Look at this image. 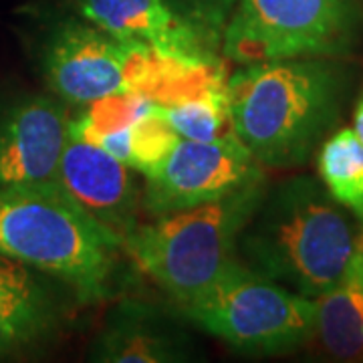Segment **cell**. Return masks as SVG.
I'll return each mask as SVG.
<instances>
[{"label": "cell", "mask_w": 363, "mask_h": 363, "mask_svg": "<svg viewBox=\"0 0 363 363\" xmlns=\"http://www.w3.org/2000/svg\"><path fill=\"white\" fill-rule=\"evenodd\" d=\"M359 0H238L220 51L238 65L281 59H343L359 47Z\"/></svg>", "instance_id": "obj_6"}, {"label": "cell", "mask_w": 363, "mask_h": 363, "mask_svg": "<svg viewBox=\"0 0 363 363\" xmlns=\"http://www.w3.org/2000/svg\"><path fill=\"white\" fill-rule=\"evenodd\" d=\"M0 252L97 305L116 295L125 247L52 178L0 190Z\"/></svg>", "instance_id": "obj_3"}, {"label": "cell", "mask_w": 363, "mask_h": 363, "mask_svg": "<svg viewBox=\"0 0 363 363\" xmlns=\"http://www.w3.org/2000/svg\"><path fill=\"white\" fill-rule=\"evenodd\" d=\"M351 77L337 59L240 65L228 77L234 133L260 166H305L335 128Z\"/></svg>", "instance_id": "obj_1"}, {"label": "cell", "mask_w": 363, "mask_h": 363, "mask_svg": "<svg viewBox=\"0 0 363 363\" xmlns=\"http://www.w3.org/2000/svg\"><path fill=\"white\" fill-rule=\"evenodd\" d=\"M311 343L331 362L363 363V222L339 281L315 298Z\"/></svg>", "instance_id": "obj_14"}, {"label": "cell", "mask_w": 363, "mask_h": 363, "mask_svg": "<svg viewBox=\"0 0 363 363\" xmlns=\"http://www.w3.org/2000/svg\"><path fill=\"white\" fill-rule=\"evenodd\" d=\"M196 347L180 323L142 301H121L87 351L97 363H184Z\"/></svg>", "instance_id": "obj_12"}, {"label": "cell", "mask_w": 363, "mask_h": 363, "mask_svg": "<svg viewBox=\"0 0 363 363\" xmlns=\"http://www.w3.org/2000/svg\"><path fill=\"white\" fill-rule=\"evenodd\" d=\"M71 303L79 301L61 281L0 252V357L52 341Z\"/></svg>", "instance_id": "obj_10"}, {"label": "cell", "mask_w": 363, "mask_h": 363, "mask_svg": "<svg viewBox=\"0 0 363 363\" xmlns=\"http://www.w3.org/2000/svg\"><path fill=\"white\" fill-rule=\"evenodd\" d=\"M75 11L119 43L182 55L222 52L218 40L188 23L168 0H75Z\"/></svg>", "instance_id": "obj_13"}, {"label": "cell", "mask_w": 363, "mask_h": 363, "mask_svg": "<svg viewBox=\"0 0 363 363\" xmlns=\"http://www.w3.org/2000/svg\"><path fill=\"white\" fill-rule=\"evenodd\" d=\"M180 140V133L169 125L168 119L156 107L130 128V168L140 172L143 178L152 176Z\"/></svg>", "instance_id": "obj_18"}, {"label": "cell", "mask_w": 363, "mask_h": 363, "mask_svg": "<svg viewBox=\"0 0 363 363\" xmlns=\"http://www.w3.org/2000/svg\"><path fill=\"white\" fill-rule=\"evenodd\" d=\"M157 109L168 119L169 125L180 133L182 140L218 142L236 135L230 116L228 85L206 91L194 99Z\"/></svg>", "instance_id": "obj_16"}, {"label": "cell", "mask_w": 363, "mask_h": 363, "mask_svg": "<svg viewBox=\"0 0 363 363\" xmlns=\"http://www.w3.org/2000/svg\"><path fill=\"white\" fill-rule=\"evenodd\" d=\"M353 131L359 138V142L363 143V91L357 104H355V109H353Z\"/></svg>", "instance_id": "obj_20"}, {"label": "cell", "mask_w": 363, "mask_h": 363, "mask_svg": "<svg viewBox=\"0 0 363 363\" xmlns=\"http://www.w3.org/2000/svg\"><path fill=\"white\" fill-rule=\"evenodd\" d=\"M351 216L319 178L291 176L269 184L238 236L236 255L252 271L317 298L350 262L357 236Z\"/></svg>", "instance_id": "obj_2"}, {"label": "cell", "mask_w": 363, "mask_h": 363, "mask_svg": "<svg viewBox=\"0 0 363 363\" xmlns=\"http://www.w3.org/2000/svg\"><path fill=\"white\" fill-rule=\"evenodd\" d=\"M55 180L123 247L142 226V194L131 168L104 150L69 138Z\"/></svg>", "instance_id": "obj_11"}, {"label": "cell", "mask_w": 363, "mask_h": 363, "mask_svg": "<svg viewBox=\"0 0 363 363\" xmlns=\"http://www.w3.org/2000/svg\"><path fill=\"white\" fill-rule=\"evenodd\" d=\"M267 188L264 178L233 194L152 218L135 230L125 252L174 305H180L238 259V236Z\"/></svg>", "instance_id": "obj_4"}, {"label": "cell", "mask_w": 363, "mask_h": 363, "mask_svg": "<svg viewBox=\"0 0 363 363\" xmlns=\"http://www.w3.org/2000/svg\"><path fill=\"white\" fill-rule=\"evenodd\" d=\"M83 107L79 116L69 119V138L89 143L95 135L128 130L140 117L154 111L156 104L131 91H117Z\"/></svg>", "instance_id": "obj_17"}, {"label": "cell", "mask_w": 363, "mask_h": 363, "mask_svg": "<svg viewBox=\"0 0 363 363\" xmlns=\"http://www.w3.org/2000/svg\"><path fill=\"white\" fill-rule=\"evenodd\" d=\"M264 178V166L236 135L218 142L180 140L166 162L145 178L142 208L150 218H157L233 194Z\"/></svg>", "instance_id": "obj_7"}, {"label": "cell", "mask_w": 363, "mask_h": 363, "mask_svg": "<svg viewBox=\"0 0 363 363\" xmlns=\"http://www.w3.org/2000/svg\"><path fill=\"white\" fill-rule=\"evenodd\" d=\"M39 69L52 95L67 105L125 91L123 45L81 16L61 18L45 30Z\"/></svg>", "instance_id": "obj_8"}, {"label": "cell", "mask_w": 363, "mask_h": 363, "mask_svg": "<svg viewBox=\"0 0 363 363\" xmlns=\"http://www.w3.org/2000/svg\"><path fill=\"white\" fill-rule=\"evenodd\" d=\"M69 105L40 93L0 104V190L52 180L69 140Z\"/></svg>", "instance_id": "obj_9"}, {"label": "cell", "mask_w": 363, "mask_h": 363, "mask_svg": "<svg viewBox=\"0 0 363 363\" xmlns=\"http://www.w3.org/2000/svg\"><path fill=\"white\" fill-rule=\"evenodd\" d=\"M317 172L333 200L363 222V143L353 128L325 138L317 152Z\"/></svg>", "instance_id": "obj_15"}, {"label": "cell", "mask_w": 363, "mask_h": 363, "mask_svg": "<svg viewBox=\"0 0 363 363\" xmlns=\"http://www.w3.org/2000/svg\"><path fill=\"white\" fill-rule=\"evenodd\" d=\"M182 319L245 355H283L309 345L315 298L247 267L240 259L194 297L174 305Z\"/></svg>", "instance_id": "obj_5"}, {"label": "cell", "mask_w": 363, "mask_h": 363, "mask_svg": "<svg viewBox=\"0 0 363 363\" xmlns=\"http://www.w3.org/2000/svg\"><path fill=\"white\" fill-rule=\"evenodd\" d=\"M359 2H363V0H359Z\"/></svg>", "instance_id": "obj_21"}, {"label": "cell", "mask_w": 363, "mask_h": 363, "mask_svg": "<svg viewBox=\"0 0 363 363\" xmlns=\"http://www.w3.org/2000/svg\"><path fill=\"white\" fill-rule=\"evenodd\" d=\"M188 23L222 43V33L238 0H168Z\"/></svg>", "instance_id": "obj_19"}]
</instances>
